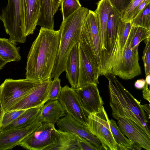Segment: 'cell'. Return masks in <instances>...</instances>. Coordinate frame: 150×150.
<instances>
[{
  "instance_id": "f546056e",
  "label": "cell",
  "mask_w": 150,
  "mask_h": 150,
  "mask_svg": "<svg viewBox=\"0 0 150 150\" xmlns=\"http://www.w3.org/2000/svg\"><path fill=\"white\" fill-rule=\"evenodd\" d=\"M60 5L63 21L66 20L82 7L79 0H61Z\"/></svg>"
},
{
  "instance_id": "f1b7e54d",
  "label": "cell",
  "mask_w": 150,
  "mask_h": 150,
  "mask_svg": "<svg viewBox=\"0 0 150 150\" xmlns=\"http://www.w3.org/2000/svg\"><path fill=\"white\" fill-rule=\"evenodd\" d=\"M131 22L132 25L144 28L150 30V3Z\"/></svg>"
},
{
  "instance_id": "9c48e42d",
  "label": "cell",
  "mask_w": 150,
  "mask_h": 150,
  "mask_svg": "<svg viewBox=\"0 0 150 150\" xmlns=\"http://www.w3.org/2000/svg\"><path fill=\"white\" fill-rule=\"evenodd\" d=\"M138 51L132 50L127 41L122 55L112 67L110 74L124 80L131 79L141 74Z\"/></svg>"
},
{
  "instance_id": "1f68e13d",
  "label": "cell",
  "mask_w": 150,
  "mask_h": 150,
  "mask_svg": "<svg viewBox=\"0 0 150 150\" xmlns=\"http://www.w3.org/2000/svg\"><path fill=\"white\" fill-rule=\"evenodd\" d=\"M25 110H20L9 111L4 112L2 119L1 127H5L19 117Z\"/></svg>"
},
{
  "instance_id": "3957f363",
  "label": "cell",
  "mask_w": 150,
  "mask_h": 150,
  "mask_svg": "<svg viewBox=\"0 0 150 150\" xmlns=\"http://www.w3.org/2000/svg\"><path fill=\"white\" fill-rule=\"evenodd\" d=\"M89 10L86 8L81 7L62 21L59 29L60 40L51 79L59 78L65 71L66 61L70 52L80 42L82 29L86 20Z\"/></svg>"
},
{
  "instance_id": "ffe728a7",
  "label": "cell",
  "mask_w": 150,
  "mask_h": 150,
  "mask_svg": "<svg viewBox=\"0 0 150 150\" xmlns=\"http://www.w3.org/2000/svg\"><path fill=\"white\" fill-rule=\"evenodd\" d=\"M113 9V6L109 0H100L98 3L97 8L94 11L98 20L102 52L105 49L107 24L110 15Z\"/></svg>"
},
{
  "instance_id": "ba28073f",
  "label": "cell",
  "mask_w": 150,
  "mask_h": 150,
  "mask_svg": "<svg viewBox=\"0 0 150 150\" xmlns=\"http://www.w3.org/2000/svg\"><path fill=\"white\" fill-rule=\"evenodd\" d=\"M109 121L103 106L98 112L88 115L86 127L100 142L103 149L117 150V145L112 133Z\"/></svg>"
},
{
  "instance_id": "8d00e7d4",
  "label": "cell",
  "mask_w": 150,
  "mask_h": 150,
  "mask_svg": "<svg viewBox=\"0 0 150 150\" xmlns=\"http://www.w3.org/2000/svg\"><path fill=\"white\" fill-rule=\"evenodd\" d=\"M150 2V0H144L132 12L131 16L130 21L134 18L141 12Z\"/></svg>"
},
{
  "instance_id": "7bdbcfd3",
  "label": "cell",
  "mask_w": 150,
  "mask_h": 150,
  "mask_svg": "<svg viewBox=\"0 0 150 150\" xmlns=\"http://www.w3.org/2000/svg\"><path fill=\"white\" fill-rule=\"evenodd\" d=\"M6 63V62L0 57V70L3 68Z\"/></svg>"
},
{
  "instance_id": "ac0fdd59",
  "label": "cell",
  "mask_w": 150,
  "mask_h": 150,
  "mask_svg": "<svg viewBox=\"0 0 150 150\" xmlns=\"http://www.w3.org/2000/svg\"><path fill=\"white\" fill-rule=\"evenodd\" d=\"M42 124L36 120L32 125L24 128L12 129L4 132H0V150L10 149L19 145L23 140Z\"/></svg>"
},
{
  "instance_id": "6da1fadb",
  "label": "cell",
  "mask_w": 150,
  "mask_h": 150,
  "mask_svg": "<svg viewBox=\"0 0 150 150\" xmlns=\"http://www.w3.org/2000/svg\"><path fill=\"white\" fill-rule=\"evenodd\" d=\"M60 38V31L41 27L27 56L26 78L41 83L51 79Z\"/></svg>"
},
{
  "instance_id": "5b68a950",
  "label": "cell",
  "mask_w": 150,
  "mask_h": 150,
  "mask_svg": "<svg viewBox=\"0 0 150 150\" xmlns=\"http://www.w3.org/2000/svg\"><path fill=\"white\" fill-rule=\"evenodd\" d=\"M80 42L101 72L102 49L98 20L95 13L90 10L82 29Z\"/></svg>"
},
{
  "instance_id": "4dcf8cb0",
  "label": "cell",
  "mask_w": 150,
  "mask_h": 150,
  "mask_svg": "<svg viewBox=\"0 0 150 150\" xmlns=\"http://www.w3.org/2000/svg\"><path fill=\"white\" fill-rule=\"evenodd\" d=\"M60 82L59 77L54 78L53 80L51 81L47 97L48 100L58 99L62 88Z\"/></svg>"
},
{
  "instance_id": "9a60e30c",
  "label": "cell",
  "mask_w": 150,
  "mask_h": 150,
  "mask_svg": "<svg viewBox=\"0 0 150 150\" xmlns=\"http://www.w3.org/2000/svg\"><path fill=\"white\" fill-rule=\"evenodd\" d=\"M22 23L24 35L33 33L39 20L41 0H21Z\"/></svg>"
},
{
  "instance_id": "74e56055",
  "label": "cell",
  "mask_w": 150,
  "mask_h": 150,
  "mask_svg": "<svg viewBox=\"0 0 150 150\" xmlns=\"http://www.w3.org/2000/svg\"><path fill=\"white\" fill-rule=\"evenodd\" d=\"M148 85L146 83L142 91L143 98L147 100L149 103L150 102V91L148 88Z\"/></svg>"
},
{
  "instance_id": "52a82bcc",
  "label": "cell",
  "mask_w": 150,
  "mask_h": 150,
  "mask_svg": "<svg viewBox=\"0 0 150 150\" xmlns=\"http://www.w3.org/2000/svg\"><path fill=\"white\" fill-rule=\"evenodd\" d=\"M1 20L10 40L16 43L25 42L26 37L22 23L21 0H8L6 6L2 10Z\"/></svg>"
},
{
  "instance_id": "d6986e66",
  "label": "cell",
  "mask_w": 150,
  "mask_h": 150,
  "mask_svg": "<svg viewBox=\"0 0 150 150\" xmlns=\"http://www.w3.org/2000/svg\"><path fill=\"white\" fill-rule=\"evenodd\" d=\"M41 108L36 120L42 123L55 124L66 113L58 100H49Z\"/></svg>"
},
{
  "instance_id": "e575fe53",
  "label": "cell",
  "mask_w": 150,
  "mask_h": 150,
  "mask_svg": "<svg viewBox=\"0 0 150 150\" xmlns=\"http://www.w3.org/2000/svg\"><path fill=\"white\" fill-rule=\"evenodd\" d=\"M79 150H98L97 148L86 139L76 135Z\"/></svg>"
},
{
  "instance_id": "7a4b0ae2",
  "label": "cell",
  "mask_w": 150,
  "mask_h": 150,
  "mask_svg": "<svg viewBox=\"0 0 150 150\" xmlns=\"http://www.w3.org/2000/svg\"><path fill=\"white\" fill-rule=\"evenodd\" d=\"M108 80L110 105L112 116L128 119L142 129L150 137L149 117L141 105L118 81L110 74L105 76Z\"/></svg>"
},
{
  "instance_id": "7402d4cb",
  "label": "cell",
  "mask_w": 150,
  "mask_h": 150,
  "mask_svg": "<svg viewBox=\"0 0 150 150\" xmlns=\"http://www.w3.org/2000/svg\"><path fill=\"white\" fill-rule=\"evenodd\" d=\"M79 150L76 135L58 129L54 142L44 150Z\"/></svg>"
},
{
  "instance_id": "60d3db41",
  "label": "cell",
  "mask_w": 150,
  "mask_h": 150,
  "mask_svg": "<svg viewBox=\"0 0 150 150\" xmlns=\"http://www.w3.org/2000/svg\"><path fill=\"white\" fill-rule=\"evenodd\" d=\"M141 107L148 117H150V104L141 105Z\"/></svg>"
},
{
  "instance_id": "d590c367",
  "label": "cell",
  "mask_w": 150,
  "mask_h": 150,
  "mask_svg": "<svg viewBox=\"0 0 150 150\" xmlns=\"http://www.w3.org/2000/svg\"><path fill=\"white\" fill-rule=\"evenodd\" d=\"M112 6L122 15L132 0H109Z\"/></svg>"
},
{
  "instance_id": "30bf717a",
  "label": "cell",
  "mask_w": 150,
  "mask_h": 150,
  "mask_svg": "<svg viewBox=\"0 0 150 150\" xmlns=\"http://www.w3.org/2000/svg\"><path fill=\"white\" fill-rule=\"evenodd\" d=\"M57 133L52 123H43L21 142L19 146L30 150H44L55 140Z\"/></svg>"
},
{
  "instance_id": "5bb4252c",
  "label": "cell",
  "mask_w": 150,
  "mask_h": 150,
  "mask_svg": "<svg viewBox=\"0 0 150 150\" xmlns=\"http://www.w3.org/2000/svg\"><path fill=\"white\" fill-rule=\"evenodd\" d=\"M118 127L121 132L133 144L134 150L143 148L150 150V137L142 129L126 118L115 117Z\"/></svg>"
},
{
  "instance_id": "603a6c76",
  "label": "cell",
  "mask_w": 150,
  "mask_h": 150,
  "mask_svg": "<svg viewBox=\"0 0 150 150\" xmlns=\"http://www.w3.org/2000/svg\"><path fill=\"white\" fill-rule=\"evenodd\" d=\"M43 105L26 110L9 125L5 127L1 128L0 132H4L12 129H21L32 125L35 121Z\"/></svg>"
},
{
  "instance_id": "d4e9b609",
  "label": "cell",
  "mask_w": 150,
  "mask_h": 150,
  "mask_svg": "<svg viewBox=\"0 0 150 150\" xmlns=\"http://www.w3.org/2000/svg\"><path fill=\"white\" fill-rule=\"evenodd\" d=\"M52 0H41V8L37 25L41 27L54 30Z\"/></svg>"
},
{
  "instance_id": "b9f144b4",
  "label": "cell",
  "mask_w": 150,
  "mask_h": 150,
  "mask_svg": "<svg viewBox=\"0 0 150 150\" xmlns=\"http://www.w3.org/2000/svg\"><path fill=\"white\" fill-rule=\"evenodd\" d=\"M4 111L0 100V132L1 127L2 121Z\"/></svg>"
},
{
  "instance_id": "836d02e7",
  "label": "cell",
  "mask_w": 150,
  "mask_h": 150,
  "mask_svg": "<svg viewBox=\"0 0 150 150\" xmlns=\"http://www.w3.org/2000/svg\"><path fill=\"white\" fill-rule=\"evenodd\" d=\"M146 46L143 51V60L146 76L150 73V38L144 40Z\"/></svg>"
},
{
  "instance_id": "cb8c5ba5",
  "label": "cell",
  "mask_w": 150,
  "mask_h": 150,
  "mask_svg": "<svg viewBox=\"0 0 150 150\" xmlns=\"http://www.w3.org/2000/svg\"><path fill=\"white\" fill-rule=\"evenodd\" d=\"M20 47L9 39L0 38V57L7 63L11 62H18L21 57Z\"/></svg>"
},
{
  "instance_id": "8fae6325",
  "label": "cell",
  "mask_w": 150,
  "mask_h": 150,
  "mask_svg": "<svg viewBox=\"0 0 150 150\" xmlns=\"http://www.w3.org/2000/svg\"><path fill=\"white\" fill-rule=\"evenodd\" d=\"M79 68L77 88L89 84L99 83L101 72L83 45L79 43ZM76 88V89H77Z\"/></svg>"
},
{
  "instance_id": "484cf974",
  "label": "cell",
  "mask_w": 150,
  "mask_h": 150,
  "mask_svg": "<svg viewBox=\"0 0 150 150\" xmlns=\"http://www.w3.org/2000/svg\"><path fill=\"white\" fill-rule=\"evenodd\" d=\"M150 38V30L144 28L132 25L127 40L132 50L138 51L140 43Z\"/></svg>"
},
{
  "instance_id": "4316f807",
  "label": "cell",
  "mask_w": 150,
  "mask_h": 150,
  "mask_svg": "<svg viewBox=\"0 0 150 150\" xmlns=\"http://www.w3.org/2000/svg\"><path fill=\"white\" fill-rule=\"evenodd\" d=\"M132 26L130 22H124L122 20L121 21L118 45L112 62V69L115 63L122 55Z\"/></svg>"
},
{
  "instance_id": "ab89813d",
  "label": "cell",
  "mask_w": 150,
  "mask_h": 150,
  "mask_svg": "<svg viewBox=\"0 0 150 150\" xmlns=\"http://www.w3.org/2000/svg\"><path fill=\"white\" fill-rule=\"evenodd\" d=\"M61 0H52V12L54 15L57 12Z\"/></svg>"
},
{
  "instance_id": "7c38bea8",
  "label": "cell",
  "mask_w": 150,
  "mask_h": 150,
  "mask_svg": "<svg viewBox=\"0 0 150 150\" xmlns=\"http://www.w3.org/2000/svg\"><path fill=\"white\" fill-rule=\"evenodd\" d=\"M58 100L66 113L86 126L87 116L81 106L76 89L65 86L62 88Z\"/></svg>"
},
{
  "instance_id": "d6a6232c",
  "label": "cell",
  "mask_w": 150,
  "mask_h": 150,
  "mask_svg": "<svg viewBox=\"0 0 150 150\" xmlns=\"http://www.w3.org/2000/svg\"><path fill=\"white\" fill-rule=\"evenodd\" d=\"M144 0H132L122 15V21L124 22H131L130 18L132 12Z\"/></svg>"
},
{
  "instance_id": "ee69618b",
  "label": "cell",
  "mask_w": 150,
  "mask_h": 150,
  "mask_svg": "<svg viewBox=\"0 0 150 150\" xmlns=\"http://www.w3.org/2000/svg\"><path fill=\"white\" fill-rule=\"evenodd\" d=\"M145 81L146 83L148 85H149L150 84V75L148 74L146 76Z\"/></svg>"
},
{
  "instance_id": "4fadbf2b",
  "label": "cell",
  "mask_w": 150,
  "mask_h": 150,
  "mask_svg": "<svg viewBox=\"0 0 150 150\" xmlns=\"http://www.w3.org/2000/svg\"><path fill=\"white\" fill-rule=\"evenodd\" d=\"M78 99L87 115L98 112L104 104L96 84H89L76 89Z\"/></svg>"
},
{
  "instance_id": "f6af8a7d",
  "label": "cell",
  "mask_w": 150,
  "mask_h": 150,
  "mask_svg": "<svg viewBox=\"0 0 150 150\" xmlns=\"http://www.w3.org/2000/svg\"><path fill=\"white\" fill-rule=\"evenodd\" d=\"M1 20V15H0V20Z\"/></svg>"
},
{
  "instance_id": "2e32d148",
  "label": "cell",
  "mask_w": 150,
  "mask_h": 150,
  "mask_svg": "<svg viewBox=\"0 0 150 150\" xmlns=\"http://www.w3.org/2000/svg\"><path fill=\"white\" fill-rule=\"evenodd\" d=\"M59 129L83 137L91 142L98 150L103 149L100 142L91 134L86 127L81 124L69 115L66 113L56 122Z\"/></svg>"
},
{
  "instance_id": "277c9868",
  "label": "cell",
  "mask_w": 150,
  "mask_h": 150,
  "mask_svg": "<svg viewBox=\"0 0 150 150\" xmlns=\"http://www.w3.org/2000/svg\"><path fill=\"white\" fill-rule=\"evenodd\" d=\"M40 83L26 78L5 79L0 86V100L4 112H8Z\"/></svg>"
},
{
  "instance_id": "e0dca14e",
  "label": "cell",
  "mask_w": 150,
  "mask_h": 150,
  "mask_svg": "<svg viewBox=\"0 0 150 150\" xmlns=\"http://www.w3.org/2000/svg\"><path fill=\"white\" fill-rule=\"evenodd\" d=\"M51 79L40 83L27 96L8 111L25 110L43 105L48 100L49 88Z\"/></svg>"
},
{
  "instance_id": "44dd1931",
  "label": "cell",
  "mask_w": 150,
  "mask_h": 150,
  "mask_svg": "<svg viewBox=\"0 0 150 150\" xmlns=\"http://www.w3.org/2000/svg\"><path fill=\"white\" fill-rule=\"evenodd\" d=\"M79 43L76 44L70 52L66 64V77L71 86L77 88L79 73Z\"/></svg>"
},
{
  "instance_id": "f35d334b",
  "label": "cell",
  "mask_w": 150,
  "mask_h": 150,
  "mask_svg": "<svg viewBox=\"0 0 150 150\" xmlns=\"http://www.w3.org/2000/svg\"><path fill=\"white\" fill-rule=\"evenodd\" d=\"M146 82L144 79L137 80L134 83L135 87L139 89H143L145 87Z\"/></svg>"
},
{
  "instance_id": "8992f818",
  "label": "cell",
  "mask_w": 150,
  "mask_h": 150,
  "mask_svg": "<svg viewBox=\"0 0 150 150\" xmlns=\"http://www.w3.org/2000/svg\"><path fill=\"white\" fill-rule=\"evenodd\" d=\"M122 16L113 7L107 24L105 49L101 53V70L103 72L108 71L111 67L117 48Z\"/></svg>"
},
{
  "instance_id": "83f0119b",
  "label": "cell",
  "mask_w": 150,
  "mask_h": 150,
  "mask_svg": "<svg viewBox=\"0 0 150 150\" xmlns=\"http://www.w3.org/2000/svg\"><path fill=\"white\" fill-rule=\"evenodd\" d=\"M109 125L114 139L117 145L118 150H134L132 143L125 137L119 129L114 120H110Z\"/></svg>"
}]
</instances>
